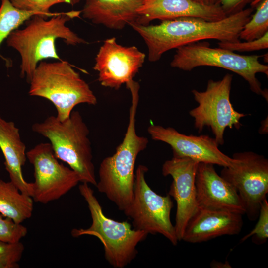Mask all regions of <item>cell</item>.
Wrapping results in <instances>:
<instances>
[{"mask_svg": "<svg viewBox=\"0 0 268 268\" xmlns=\"http://www.w3.org/2000/svg\"><path fill=\"white\" fill-rule=\"evenodd\" d=\"M26 145L21 139L19 129L12 121L0 118V148L4 165L11 181L23 194L32 196V183L24 178L22 167L27 159Z\"/></svg>", "mask_w": 268, "mask_h": 268, "instance_id": "cell-19", "label": "cell"}, {"mask_svg": "<svg viewBox=\"0 0 268 268\" xmlns=\"http://www.w3.org/2000/svg\"><path fill=\"white\" fill-rule=\"evenodd\" d=\"M131 105L124 137L115 152L103 159L99 169L98 191L104 194L122 211L130 204L133 195L134 167L138 154L148 143L147 138L136 132V114L139 102V86L129 89Z\"/></svg>", "mask_w": 268, "mask_h": 268, "instance_id": "cell-3", "label": "cell"}, {"mask_svg": "<svg viewBox=\"0 0 268 268\" xmlns=\"http://www.w3.org/2000/svg\"><path fill=\"white\" fill-rule=\"evenodd\" d=\"M243 224L240 214L198 207L186 226L182 240L197 243L223 235H237Z\"/></svg>", "mask_w": 268, "mask_h": 268, "instance_id": "cell-17", "label": "cell"}, {"mask_svg": "<svg viewBox=\"0 0 268 268\" xmlns=\"http://www.w3.org/2000/svg\"><path fill=\"white\" fill-rule=\"evenodd\" d=\"M148 170L143 165L137 168L132 200L124 213L135 229L148 234H161L175 246L179 240L170 218L173 201L169 194L160 195L148 185L145 179Z\"/></svg>", "mask_w": 268, "mask_h": 268, "instance_id": "cell-8", "label": "cell"}, {"mask_svg": "<svg viewBox=\"0 0 268 268\" xmlns=\"http://www.w3.org/2000/svg\"><path fill=\"white\" fill-rule=\"evenodd\" d=\"M198 164L189 158L173 157L162 167V175L173 178L168 194L176 202L174 227L179 241L182 240L186 226L198 208L195 179Z\"/></svg>", "mask_w": 268, "mask_h": 268, "instance_id": "cell-14", "label": "cell"}, {"mask_svg": "<svg viewBox=\"0 0 268 268\" xmlns=\"http://www.w3.org/2000/svg\"><path fill=\"white\" fill-rule=\"evenodd\" d=\"M81 195L87 202L92 223L86 229H73L74 237L91 235L97 237L103 245L105 259L114 268H124L136 256L138 244L144 241L148 234L133 228L127 221H118L107 217L89 184L79 186Z\"/></svg>", "mask_w": 268, "mask_h": 268, "instance_id": "cell-6", "label": "cell"}, {"mask_svg": "<svg viewBox=\"0 0 268 268\" xmlns=\"http://www.w3.org/2000/svg\"><path fill=\"white\" fill-rule=\"evenodd\" d=\"M268 117L261 122V125L259 128V133L261 134H268Z\"/></svg>", "mask_w": 268, "mask_h": 268, "instance_id": "cell-29", "label": "cell"}, {"mask_svg": "<svg viewBox=\"0 0 268 268\" xmlns=\"http://www.w3.org/2000/svg\"><path fill=\"white\" fill-rule=\"evenodd\" d=\"M81 10L83 18L96 24L122 30L138 17L137 10L143 0H85Z\"/></svg>", "mask_w": 268, "mask_h": 268, "instance_id": "cell-18", "label": "cell"}, {"mask_svg": "<svg viewBox=\"0 0 268 268\" xmlns=\"http://www.w3.org/2000/svg\"><path fill=\"white\" fill-rule=\"evenodd\" d=\"M219 47L231 51L240 52H252L266 49L268 48V32L262 37L253 40L241 42L219 41Z\"/></svg>", "mask_w": 268, "mask_h": 268, "instance_id": "cell-27", "label": "cell"}, {"mask_svg": "<svg viewBox=\"0 0 268 268\" xmlns=\"http://www.w3.org/2000/svg\"><path fill=\"white\" fill-rule=\"evenodd\" d=\"M255 8V12L240 32V40H255L268 32V0H264Z\"/></svg>", "mask_w": 268, "mask_h": 268, "instance_id": "cell-22", "label": "cell"}, {"mask_svg": "<svg viewBox=\"0 0 268 268\" xmlns=\"http://www.w3.org/2000/svg\"><path fill=\"white\" fill-rule=\"evenodd\" d=\"M24 247L20 242L10 243L0 240V264L5 268L19 267Z\"/></svg>", "mask_w": 268, "mask_h": 268, "instance_id": "cell-25", "label": "cell"}, {"mask_svg": "<svg viewBox=\"0 0 268 268\" xmlns=\"http://www.w3.org/2000/svg\"><path fill=\"white\" fill-rule=\"evenodd\" d=\"M261 56L240 55L220 47L212 48L207 42L199 41L177 48L170 66L184 71L201 66L229 70L244 78L253 92L264 97L266 90L262 89L256 74L262 73L268 76V66L260 62Z\"/></svg>", "mask_w": 268, "mask_h": 268, "instance_id": "cell-7", "label": "cell"}, {"mask_svg": "<svg viewBox=\"0 0 268 268\" xmlns=\"http://www.w3.org/2000/svg\"><path fill=\"white\" fill-rule=\"evenodd\" d=\"M0 117H1V116H0Z\"/></svg>", "mask_w": 268, "mask_h": 268, "instance_id": "cell-34", "label": "cell"}, {"mask_svg": "<svg viewBox=\"0 0 268 268\" xmlns=\"http://www.w3.org/2000/svg\"><path fill=\"white\" fill-rule=\"evenodd\" d=\"M253 11L251 7L245 8L217 21L184 17L161 21L157 25H142L135 22L129 25L144 40L148 48V60L155 62L169 50L202 40H240V32Z\"/></svg>", "mask_w": 268, "mask_h": 268, "instance_id": "cell-1", "label": "cell"}, {"mask_svg": "<svg viewBox=\"0 0 268 268\" xmlns=\"http://www.w3.org/2000/svg\"><path fill=\"white\" fill-rule=\"evenodd\" d=\"M32 129L49 140L56 157L77 173L80 182L96 186L89 130L78 111L63 121L49 116Z\"/></svg>", "mask_w": 268, "mask_h": 268, "instance_id": "cell-4", "label": "cell"}, {"mask_svg": "<svg viewBox=\"0 0 268 268\" xmlns=\"http://www.w3.org/2000/svg\"><path fill=\"white\" fill-rule=\"evenodd\" d=\"M195 185L198 207L245 214L236 189L217 174L213 164L199 163Z\"/></svg>", "mask_w": 268, "mask_h": 268, "instance_id": "cell-15", "label": "cell"}, {"mask_svg": "<svg viewBox=\"0 0 268 268\" xmlns=\"http://www.w3.org/2000/svg\"><path fill=\"white\" fill-rule=\"evenodd\" d=\"M199 3L206 5H214L219 4V0H193Z\"/></svg>", "mask_w": 268, "mask_h": 268, "instance_id": "cell-30", "label": "cell"}, {"mask_svg": "<svg viewBox=\"0 0 268 268\" xmlns=\"http://www.w3.org/2000/svg\"><path fill=\"white\" fill-rule=\"evenodd\" d=\"M254 0H219V4L226 15L229 16L240 12Z\"/></svg>", "mask_w": 268, "mask_h": 268, "instance_id": "cell-28", "label": "cell"}, {"mask_svg": "<svg viewBox=\"0 0 268 268\" xmlns=\"http://www.w3.org/2000/svg\"><path fill=\"white\" fill-rule=\"evenodd\" d=\"M232 79L233 75L227 73L220 80H209L203 91H192L198 104L189 111L195 129L201 133L205 127L210 128L219 145L224 143L226 128L240 129L241 119L247 116L236 111L230 101Z\"/></svg>", "mask_w": 268, "mask_h": 268, "instance_id": "cell-9", "label": "cell"}, {"mask_svg": "<svg viewBox=\"0 0 268 268\" xmlns=\"http://www.w3.org/2000/svg\"><path fill=\"white\" fill-rule=\"evenodd\" d=\"M264 0H254L251 3H250V7L255 8L262 1Z\"/></svg>", "mask_w": 268, "mask_h": 268, "instance_id": "cell-31", "label": "cell"}, {"mask_svg": "<svg viewBox=\"0 0 268 268\" xmlns=\"http://www.w3.org/2000/svg\"><path fill=\"white\" fill-rule=\"evenodd\" d=\"M27 233V228L21 223H15L0 213V240L10 243L18 242Z\"/></svg>", "mask_w": 268, "mask_h": 268, "instance_id": "cell-26", "label": "cell"}, {"mask_svg": "<svg viewBox=\"0 0 268 268\" xmlns=\"http://www.w3.org/2000/svg\"><path fill=\"white\" fill-rule=\"evenodd\" d=\"M268 53H265L264 55L261 56L262 58H263V60L265 62L268 63Z\"/></svg>", "mask_w": 268, "mask_h": 268, "instance_id": "cell-32", "label": "cell"}, {"mask_svg": "<svg viewBox=\"0 0 268 268\" xmlns=\"http://www.w3.org/2000/svg\"><path fill=\"white\" fill-rule=\"evenodd\" d=\"M26 156L34 168V202L47 204L58 200L80 182L75 171L59 162L49 142L36 145Z\"/></svg>", "mask_w": 268, "mask_h": 268, "instance_id": "cell-11", "label": "cell"}, {"mask_svg": "<svg viewBox=\"0 0 268 268\" xmlns=\"http://www.w3.org/2000/svg\"><path fill=\"white\" fill-rule=\"evenodd\" d=\"M32 198L22 193L11 181L0 179V213L17 223L30 218L33 210Z\"/></svg>", "mask_w": 268, "mask_h": 268, "instance_id": "cell-20", "label": "cell"}, {"mask_svg": "<svg viewBox=\"0 0 268 268\" xmlns=\"http://www.w3.org/2000/svg\"><path fill=\"white\" fill-rule=\"evenodd\" d=\"M258 218V221L254 228L241 238V243L250 237H252L253 242L258 245L266 242L268 238V203L267 199L261 203Z\"/></svg>", "mask_w": 268, "mask_h": 268, "instance_id": "cell-24", "label": "cell"}, {"mask_svg": "<svg viewBox=\"0 0 268 268\" xmlns=\"http://www.w3.org/2000/svg\"><path fill=\"white\" fill-rule=\"evenodd\" d=\"M81 0H10L14 6L19 9L35 11L48 17L58 14L59 13H51L50 8L59 3H67L74 6Z\"/></svg>", "mask_w": 268, "mask_h": 268, "instance_id": "cell-23", "label": "cell"}, {"mask_svg": "<svg viewBox=\"0 0 268 268\" xmlns=\"http://www.w3.org/2000/svg\"><path fill=\"white\" fill-rule=\"evenodd\" d=\"M145 54L136 47L119 44L115 37L105 40L95 59L93 69L98 72L101 85L119 90L134 81L142 67Z\"/></svg>", "mask_w": 268, "mask_h": 268, "instance_id": "cell-12", "label": "cell"}, {"mask_svg": "<svg viewBox=\"0 0 268 268\" xmlns=\"http://www.w3.org/2000/svg\"><path fill=\"white\" fill-rule=\"evenodd\" d=\"M0 0V47L3 41L7 39L12 31L18 29L32 16L37 15L46 16L37 12L25 11L17 8L13 5L10 0ZM0 57L6 62L7 67L10 66V62L0 54Z\"/></svg>", "mask_w": 268, "mask_h": 268, "instance_id": "cell-21", "label": "cell"}, {"mask_svg": "<svg viewBox=\"0 0 268 268\" xmlns=\"http://www.w3.org/2000/svg\"><path fill=\"white\" fill-rule=\"evenodd\" d=\"M0 268H5V266L0 264Z\"/></svg>", "mask_w": 268, "mask_h": 268, "instance_id": "cell-33", "label": "cell"}, {"mask_svg": "<svg viewBox=\"0 0 268 268\" xmlns=\"http://www.w3.org/2000/svg\"><path fill=\"white\" fill-rule=\"evenodd\" d=\"M236 162L223 167L220 176L237 191L250 220L258 218L262 201L268 193V160L252 151L235 153Z\"/></svg>", "mask_w": 268, "mask_h": 268, "instance_id": "cell-10", "label": "cell"}, {"mask_svg": "<svg viewBox=\"0 0 268 268\" xmlns=\"http://www.w3.org/2000/svg\"><path fill=\"white\" fill-rule=\"evenodd\" d=\"M137 13L135 22L142 25L156 19L194 17L217 21L227 17L219 4L206 5L193 0H143Z\"/></svg>", "mask_w": 268, "mask_h": 268, "instance_id": "cell-16", "label": "cell"}, {"mask_svg": "<svg viewBox=\"0 0 268 268\" xmlns=\"http://www.w3.org/2000/svg\"><path fill=\"white\" fill-rule=\"evenodd\" d=\"M81 11L60 12L50 19L34 15L27 20L26 27L12 31L6 39L8 47L16 50L21 57L20 76L29 82L38 63L44 59L61 60L56 51L55 42L63 39L68 45L76 46L87 42L66 25Z\"/></svg>", "mask_w": 268, "mask_h": 268, "instance_id": "cell-2", "label": "cell"}, {"mask_svg": "<svg viewBox=\"0 0 268 268\" xmlns=\"http://www.w3.org/2000/svg\"><path fill=\"white\" fill-rule=\"evenodd\" d=\"M29 95L42 97L55 107L57 118L63 121L80 104L95 105L96 96L89 85L67 62H40L29 81Z\"/></svg>", "mask_w": 268, "mask_h": 268, "instance_id": "cell-5", "label": "cell"}, {"mask_svg": "<svg viewBox=\"0 0 268 268\" xmlns=\"http://www.w3.org/2000/svg\"><path fill=\"white\" fill-rule=\"evenodd\" d=\"M147 132L153 140L169 145L173 157H186L199 163H210L223 167H231L236 162L218 148L214 138L207 135H186L172 127L151 124Z\"/></svg>", "mask_w": 268, "mask_h": 268, "instance_id": "cell-13", "label": "cell"}]
</instances>
